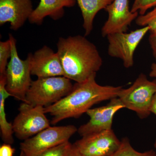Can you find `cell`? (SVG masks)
<instances>
[{"label":"cell","mask_w":156,"mask_h":156,"mask_svg":"<svg viewBox=\"0 0 156 156\" xmlns=\"http://www.w3.org/2000/svg\"><path fill=\"white\" fill-rule=\"evenodd\" d=\"M96 74L83 83H76L72 91L60 100L44 107L46 114L52 116L51 124L55 125L69 118H78L94 105L118 97L122 87L101 86L95 80Z\"/></svg>","instance_id":"cell-1"},{"label":"cell","mask_w":156,"mask_h":156,"mask_svg":"<svg viewBox=\"0 0 156 156\" xmlns=\"http://www.w3.org/2000/svg\"><path fill=\"white\" fill-rule=\"evenodd\" d=\"M56 46L64 76L71 80L83 83L102 66V58L97 48L85 37H61Z\"/></svg>","instance_id":"cell-2"},{"label":"cell","mask_w":156,"mask_h":156,"mask_svg":"<svg viewBox=\"0 0 156 156\" xmlns=\"http://www.w3.org/2000/svg\"><path fill=\"white\" fill-rule=\"evenodd\" d=\"M9 39L12 51L6 70V89L11 96L26 102V96L33 81L31 78L30 54L29 53L25 60L21 59L17 53L16 39L11 34Z\"/></svg>","instance_id":"cell-3"},{"label":"cell","mask_w":156,"mask_h":156,"mask_svg":"<svg viewBox=\"0 0 156 156\" xmlns=\"http://www.w3.org/2000/svg\"><path fill=\"white\" fill-rule=\"evenodd\" d=\"M73 87L71 80L64 76L37 78L32 82L25 102L46 107L65 97Z\"/></svg>","instance_id":"cell-4"},{"label":"cell","mask_w":156,"mask_h":156,"mask_svg":"<svg viewBox=\"0 0 156 156\" xmlns=\"http://www.w3.org/2000/svg\"><path fill=\"white\" fill-rule=\"evenodd\" d=\"M156 92V80L150 81L141 73L131 87L121 89L118 97L125 108L135 112L143 119L151 113V103Z\"/></svg>","instance_id":"cell-5"},{"label":"cell","mask_w":156,"mask_h":156,"mask_svg":"<svg viewBox=\"0 0 156 156\" xmlns=\"http://www.w3.org/2000/svg\"><path fill=\"white\" fill-rule=\"evenodd\" d=\"M18 110L12 123L14 135L18 139L25 140L50 127L44 107L23 102Z\"/></svg>","instance_id":"cell-6"},{"label":"cell","mask_w":156,"mask_h":156,"mask_svg":"<svg viewBox=\"0 0 156 156\" xmlns=\"http://www.w3.org/2000/svg\"><path fill=\"white\" fill-rule=\"evenodd\" d=\"M77 131L78 128L73 125L50 126L21 143L20 144L21 152L34 154L55 147L69 141Z\"/></svg>","instance_id":"cell-7"},{"label":"cell","mask_w":156,"mask_h":156,"mask_svg":"<svg viewBox=\"0 0 156 156\" xmlns=\"http://www.w3.org/2000/svg\"><path fill=\"white\" fill-rule=\"evenodd\" d=\"M150 29L144 27L129 33L119 32L109 34L108 53L109 56L119 58L126 68L133 66L136 48Z\"/></svg>","instance_id":"cell-8"},{"label":"cell","mask_w":156,"mask_h":156,"mask_svg":"<svg viewBox=\"0 0 156 156\" xmlns=\"http://www.w3.org/2000/svg\"><path fill=\"white\" fill-rule=\"evenodd\" d=\"M112 129L82 136L72 145L80 156H112L121 145Z\"/></svg>","instance_id":"cell-9"},{"label":"cell","mask_w":156,"mask_h":156,"mask_svg":"<svg viewBox=\"0 0 156 156\" xmlns=\"http://www.w3.org/2000/svg\"><path fill=\"white\" fill-rule=\"evenodd\" d=\"M125 108L118 97L111 99L105 106L91 108L86 113L89 117L88 122L80 126L78 134L83 136L96 132L111 130L115 114Z\"/></svg>","instance_id":"cell-10"},{"label":"cell","mask_w":156,"mask_h":156,"mask_svg":"<svg viewBox=\"0 0 156 156\" xmlns=\"http://www.w3.org/2000/svg\"><path fill=\"white\" fill-rule=\"evenodd\" d=\"M108 18L101 28V35L126 32L133 20L138 17V12L132 13L129 9L128 0H114L105 9Z\"/></svg>","instance_id":"cell-11"},{"label":"cell","mask_w":156,"mask_h":156,"mask_svg":"<svg viewBox=\"0 0 156 156\" xmlns=\"http://www.w3.org/2000/svg\"><path fill=\"white\" fill-rule=\"evenodd\" d=\"M30 54L32 75L37 78L64 76L63 68L57 52L50 47L44 46Z\"/></svg>","instance_id":"cell-12"},{"label":"cell","mask_w":156,"mask_h":156,"mask_svg":"<svg viewBox=\"0 0 156 156\" xmlns=\"http://www.w3.org/2000/svg\"><path fill=\"white\" fill-rule=\"evenodd\" d=\"M33 11L31 0H0V26L9 22L11 30H18Z\"/></svg>","instance_id":"cell-13"},{"label":"cell","mask_w":156,"mask_h":156,"mask_svg":"<svg viewBox=\"0 0 156 156\" xmlns=\"http://www.w3.org/2000/svg\"><path fill=\"white\" fill-rule=\"evenodd\" d=\"M76 2V0H41L31 14L29 22L31 24L41 25L48 16L53 20H58L64 16V8L73 7Z\"/></svg>","instance_id":"cell-14"},{"label":"cell","mask_w":156,"mask_h":156,"mask_svg":"<svg viewBox=\"0 0 156 156\" xmlns=\"http://www.w3.org/2000/svg\"><path fill=\"white\" fill-rule=\"evenodd\" d=\"M83 19L85 36L89 35L93 30L94 18L97 13L113 2L114 0H76Z\"/></svg>","instance_id":"cell-15"},{"label":"cell","mask_w":156,"mask_h":156,"mask_svg":"<svg viewBox=\"0 0 156 156\" xmlns=\"http://www.w3.org/2000/svg\"><path fill=\"white\" fill-rule=\"evenodd\" d=\"M5 74L0 76V130L1 138L4 143L12 144L14 142L13 125L8 122L5 112V101L11 96L6 89Z\"/></svg>","instance_id":"cell-16"},{"label":"cell","mask_w":156,"mask_h":156,"mask_svg":"<svg viewBox=\"0 0 156 156\" xmlns=\"http://www.w3.org/2000/svg\"><path fill=\"white\" fill-rule=\"evenodd\" d=\"M112 156H156L153 150L140 152L132 147L128 138H124L121 140V145L118 151Z\"/></svg>","instance_id":"cell-17"},{"label":"cell","mask_w":156,"mask_h":156,"mask_svg":"<svg viewBox=\"0 0 156 156\" xmlns=\"http://www.w3.org/2000/svg\"><path fill=\"white\" fill-rule=\"evenodd\" d=\"M72 145L69 141L55 147L34 154L27 155L20 152V156H69L71 152Z\"/></svg>","instance_id":"cell-18"},{"label":"cell","mask_w":156,"mask_h":156,"mask_svg":"<svg viewBox=\"0 0 156 156\" xmlns=\"http://www.w3.org/2000/svg\"><path fill=\"white\" fill-rule=\"evenodd\" d=\"M11 45L10 40L0 42V76L5 74L6 69L11 55Z\"/></svg>","instance_id":"cell-19"},{"label":"cell","mask_w":156,"mask_h":156,"mask_svg":"<svg viewBox=\"0 0 156 156\" xmlns=\"http://www.w3.org/2000/svg\"><path fill=\"white\" fill-rule=\"evenodd\" d=\"M136 23L142 27H148L150 33H156V7L144 15L138 16L136 19Z\"/></svg>","instance_id":"cell-20"},{"label":"cell","mask_w":156,"mask_h":156,"mask_svg":"<svg viewBox=\"0 0 156 156\" xmlns=\"http://www.w3.org/2000/svg\"><path fill=\"white\" fill-rule=\"evenodd\" d=\"M156 7V0H134L131 11L132 13L138 12L144 15L149 9Z\"/></svg>","instance_id":"cell-21"},{"label":"cell","mask_w":156,"mask_h":156,"mask_svg":"<svg viewBox=\"0 0 156 156\" xmlns=\"http://www.w3.org/2000/svg\"><path fill=\"white\" fill-rule=\"evenodd\" d=\"M11 144L4 143L0 147V156H14L15 149Z\"/></svg>","instance_id":"cell-22"},{"label":"cell","mask_w":156,"mask_h":156,"mask_svg":"<svg viewBox=\"0 0 156 156\" xmlns=\"http://www.w3.org/2000/svg\"><path fill=\"white\" fill-rule=\"evenodd\" d=\"M149 41L156 63V33H151L149 37Z\"/></svg>","instance_id":"cell-23"},{"label":"cell","mask_w":156,"mask_h":156,"mask_svg":"<svg viewBox=\"0 0 156 156\" xmlns=\"http://www.w3.org/2000/svg\"><path fill=\"white\" fill-rule=\"evenodd\" d=\"M150 112L151 113H152L156 115V92L153 97L151 103Z\"/></svg>","instance_id":"cell-24"},{"label":"cell","mask_w":156,"mask_h":156,"mask_svg":"<svg viewBox=\"0 0 156 156\" xmlns=\"http://www.w3.org/2000/svg\"><path fill=\"white\" fill-rule=\"evenodd\" d=\"M150 76L151 77L156 79V63L155 62L151 65Z\"/></svg>","instance_id":"cell-25"},{"label":"cell","mask_w":156,"mask_h":156,"mask_svg":"<svg viewBox=\"0 0 156 156\" xmlns=\"http://www.w3.org/2000/svg\"><path fill=\"white\" fill-rule=\"evenodd\" d=\"M69 156H80L79 155H78L76 152L73 150V148L72 149L71 152L70 154L69 155Z\"/></svg>","instance_id":"cell-26"},{"label":"cell","mask_w":156,"mask_h":156,"mask_svg":"<svg viewBox=\"0 0 156 156\" xmlns=\"http://www.w3.org/2000/svg\"><path fill=\"white\" fill-rule=\"evenodd\" d=\"M154 147L156 149V137L155 140L154 144Z\"/></svg>","instance_id":"cell-27"}]
</instances>
